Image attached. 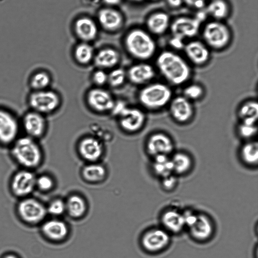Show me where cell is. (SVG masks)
<instances>
[{
  "instance_id": "603a6c76",
  "label": "cell",
  "mask_w": 258,
  "mask_h": 258,
  "mask_svg": "<svg viewBox=\"0 0 258 258\" xmlns=\"http://www.w3.org/2000/svg\"><path fill=\"white\" fill-rule=\"evenodd\" d=\"M155 76L154 68L150 64L142 62L133 65L126 73L127 78L135 85H143L151 81Z\"/></svg>"
},
{
  "instance_id": "e575fe53",
  "label": "cell",
  "mask_w": 258,
  "mask_h": 258,
  "mask_svg": "<svg viewBox=\"0 0 258 258\" xmlns=\"http://www.w3.org/2000/svg\"><path fill=\"white\" fill-rule=\"evenodd\" d=\"M74 56L80 64H87L94 58V49L88 43H81L75 49Z\"/></svg>"
},
{
  "instance_id": "ee69618b",
  "label": "cell",
  "mask_w": 258,
  "mask_h": 258,
  "mask_svg": "<svg viewBox=\"0 0 258 258\" xmlns=\"http://www.w3.org/2000/svg\"><path fill=\"white\" fill-rule=\"evenodd\" d=\"M185 228H190L197 220L198 213L191 210H186L182 212Z\"/></svg>"
},
{
  "instance_id": "d590c367",
  "label": "cell",
  "mask_w": 258,
  "mask_h": 258,
  "mask_svg": "<svg viewBox=\"0 0 258 258\" xmlns=\"http://www.w3.org/2000/svg\"><path fill=\"white\" fill-rule=\"evenodd\" d=\"M126 78V73L123 69L120 68L113 69L108 74L107 83L111 87H119L124 83Z\"/></svg>"
},
{
  "instance_id": "ffe728a7",
  "label": "cell",
  "mask_w": 258,
  "mask_h": 258,
  "mask_svg": "<svg viewBox=\"0 0 258 258\" xmlns=\"http://www.w3.org/2000/svg\"><path fill=\"white\" fill-rule=\"evenodd\" d=\"M204 11L207 19L226 22L231 16L232 7L229 0H208Z\"/></svg>"
},
{
  "instance_id": "ab89813d",
  "label": "cell",
  "mask_w": 258,
  "mask_h": 258,
  "mask_svg": "<svg viewBox=\"0 0 258 258\" xmlns=\"http://www.w3.org/2000/svg\"><path fill=\"white\" fill-rule=\"evenodd\" d=\"M257 126L255 124L250 125L241 122L238 126V135L243 139H247L254 137L257 133Z\"/></svg>"
},
{
  "instance_id": "4316f807",
  "label": "cell",
  "mask_w": 258,
  "mask_h": 258,
  "mask_svg": "<svg viewBox=\"0 0 258 258\" xmlns=\"http://www.w3.org/2000/svg\"><path fill=\"white\" fill-rule=\"evenodd\" d=\"M93 60L95 66L100 69L112 68L118 62L119 54L113 48H105L94 55Z\"/></svg>"
},
{
  "instance_id": "484cf974",
  "label": "cell",
  "mask_w": 258,
  "mask_h": 258,
  "mask_svg": "<svg viewBox=\"0 0 258 258\" xmlns=\"http://www.w3.org/2000/svg\"><path fill=\"white\" fill-rule=\"evenodd\" d=\"M75 31L77 36L85 42L94 40L98 34L96 23L88 17H81L75 22Z\"/></svg>"
},
{
  "instance_id": "d6986e66",
  "label": "cell",
  "mask_w": 258,
  "mask_h": 258,
  "mask_svg": "<svg viewBox=\"0 0 258 258\" xmlns=\"http://www.w3.org/2000/svg\"><path fill=\"white\" fill-rule=\"evenodd\" d=\"M169 105L171 116L178 122L185 123L193 116L194 110L190 101L182 95L171 99Z\"/></svg>"
},
{
  "instance_id": "8992f818",
  "label": "cell",
  "mask_w": 258,
  "mask_h": 258,
  "mask_svg": "<svg viewBox=\"0 0 258 258\" xmlns=\"http://www.w3.org/2000/svg\"><path fill=\"white\" fill-rule=\"evenodd\" d=\"M172 94L171 89L167 85L157 82L144 87L139 93L138 99L145 108L154 110L169 104Z\"/></svg>"
},
{
  "instance_id": "83f0119b",
  "label": "cell",
  "mask_w": 258,
  "mask_h": 258,
  "mask_svg": "<svg viewBox=\"0 0 258 258\" xmlns=\"http://www.w3.org/2000/svg\"><path fill=\"white\" fill-rule=\"evenodd\" d=\"M152 169L155 175L161 179L174 173L171 157L166 155H159L153 157Z\"/></svg>"
},
{
  "instance_id": "7402d4cb",
  "label": "cell",
  "mask_w": 258,
  "mask_h": 258,
  "mask_svg": "<svg viewBox=\"0 0 258 258\" xmlns=\"http://www.w3.org/2000/svg\"><path fill=\"white\" fill-rule=\"evenodd\" d=\"M190 236L199 241L208 240L212 235L214 225L210 217L203 213H198L196 221L188 229Z\"/></svg>"
},
{
  "instance_id": "f1b7e54d",
  "label": "cell",
  "mask_w": 258,
  "mask_h": 258,
  "mask_svg": "<svg viewBox=\"0 0 258 258\" xmlns=\"http://www.w3.org/2000/svg\"><path fill=\"white\" fill-rule=\"evenodd\" d=\"M66 202V212L74 218H79L86 213L87 206L85 200L78 195H73Z\"/></svg>"
},
{
  "instance_id": "5b68a950",
  "label": "cell",
  "mask_w": 258,
  "mask_h": 258,
  "mask_svg": "<svg viewBox=\"0 0 258 258\" xmlns=\"http://www.w3.org/2000/svg\"><path fill=\"white\" fill-rule=\"evenodd\" d=\"M207 19L204 11L192 15H180L172 18L169 33L185 42L199 36L203 23Z\"/></svg>"
},
{
  "instance_id": "bcb514c9",
  "label": "cell",
  "mask_w": 258,
  "mask_h": 258,
  "mask_svg": "<svg viewBox=\"0 0 258 258\" xmlns=\"http://www.w3.org/2000/svg\"><path fill=\"white\" fill-rule=\"evenodd\" d=\"M166 6L172 10H178L183 7V0H165Z\"/></svg>"
},
{
  "instance_id": "44dd1931",
  "label": "cell",
  "mask_w": 258,
  "mask_h": 258,
  "mask_svg": "<svg viewBox=\"0 0 258 258\" xmlns=\"http://www.w3.org/2000/svg\"><path fill=\"white\" fill-rule=\"evenodd\" d=\"M41 230L42 234L48 240L60 241L68 236L69 227L64 221L58 219H51L43 222Z\"/></svg>"
},
{
  "instance_id": "6da1fadb",
  "label": "cell",
  "mask_w": 258,
  "mask_h": 258,
  "mask_svg": "<svg viewBox=\"0 0 258 258\" xmlns=\"http://www.w3.org/2000/svg\"><path fill=\"white\" fill-rule=\"evenodd\" d=\"M156 66L162 76L170 84L179 86L190 78L191 70L187 60L178 51L170 48L160 51L156 58Z\"/></svg>"
},
{
  "instance_id": "8d00e7d4",
  "label": "cell",
  "mask_w": 258,
  "mask_h": 258,
  "mask_svg": "<svg viewBox=\"0 0 258 258\" xmlns=\"http://www.w3.org/2000/svg\"><path fill=\"white\" fill-rule=\"evenodd\" d=\"M203 94L204 89L201 85L192 84L183 89L182 96L191 101L201 98Z\"/></svg>"
},
{
  "instance_id": "7bdbcfd3",
  "label": "cell",
  "mask_w": 258,
  "mask_h": 258,
  "mask_svg": "<svg viewBox=\"0 0 258 258\" xmlns=\"http://www.w3.org/2000/svg\"><path fill=\"white\" fill-rule=\"evenodd\" d=\"M92 80L96 86H103L107 83L108 74L104 70L99 69L93 73Z\"/></svg>"
},
{
  "instance_id": "277c9868",
  "label": "cell",
  "mask_w": 258,
  "mask_h": 258,
  "mask_svg": "<svg viewBox=\"0 0 258 258\" xmlns=\"http://www.w3.org/2000/svg\"><path fill=\"white\" fill-rule=\"evenodd\" d=\"M125 46L133 57L143 61L153 57L158 49L156 38L143 28L129 32L125 38Z\"/></svg>"
},
{
  "instance_id": "5bb4252c",
  "label": "cell",
  "mask_w": 258,
  "mask_h": 258,
  "mask_svg": "<svg viewBox=\"0 0 258 258\" xmlns=\"http://www.w3.org/2000/svg\"><path fill=\"white\" fill-rule=\"evenodd\" d=\"M172 17L164 10H156L147 16L145 21L146 29L155 38L169 33Z\"/></svg>"
},
{
  "instance_id": "e0dca14e",
  "label": "cell",
  "mask_w": 258,
  "mask_h": 258,
  "mask_svg": "<svg viewBox=\"0 0 258 258\" xmlns=\"http://www.w3.org/2000/svg\"><path fill=\"white\" fill-rule=\"evenodd\" d=\"M78 150L81 157L89 162L97 161L102 156L104 148L102 142L96 137L88 136L79 142Z\"/></svg>"
},
{
  "instance_id": "cb8c5ba5",
  "label": "cell",
  "mask_w": 258,
  "mask_h": 258,
  "mask_svg": "<svg viewBox=\"0 0 258 258\" xmlns=\"http://www.w3.org/2000/svg\"><path fill=\"white\" fill-rule=\"evenodd\" d=\"M162 227L169 233H177L185 228L182 212L175 208L164 211L161 217Z\"/></svg>"
},
{
  "instance_id": "30bf717a",
  "label": "cell",
  "mask_w": 258,
  "mask_h": 258,
  "mask_svg": "<svg viewBox=\"0 0 258 258\" xmlns=\"http://www.w3.org/2000/svg\"><path fill=\"white\" fill-rule=\"evenodd\" d=\"M36 176L33 170L21 168L12 176L10 181L12 193L20 199L29 197L36 188Z\"/></svg>"
},
{
  "instance_id": "1f68e13d",
  "label": "cell",
  "mask_w": 258,
  "mask_h": 258,
  "mask_svg": "<svg viewBox=\"0 0 258 258\" xmlns=\"http://www.w3.org/2000/svg\"><path fill=\"white\" fill-rule=\"evenodd\" d=\"M175 174H184L189 172L192 166L191 157L185 153L178 152L171 157Z\"/></svg>"
},
{
  "instance_id": "4dcf8cb0",
  "label": "cell",
  "mask_w": 258,
  "mask_h": 258,
  "mask_svg": "<svg viewBox=\"0 0 258 258\" xmlns=\"http://www.w3.org/2000/svg\"><path fill=\"white\" fill-rule=\"evenodd\" d=\"M82 175L87 181L92 183L99 182L105 178L106 170L101 164L96 162L90 163L83 167Z\"/></svg>"
},
{
  "instance_id": "c3c4849f",
  "label": "cell",
  "mask_w": 258,
  "mask_h": 258,
  "mask_svg": "<svg viewBox=\"0 0 258 258\" xmlns=\"http://www.w3.org/2000/svg\"><path fill=\"white\" fill-rule=\"evenodd\" d=\"M2 258H19V257L18 256H17V255H16L14 253H7V254L4 255Z\"/></svg>"
},
{
  "instance_id": "74e56055",
  "label": "cell",
  "mask_w": 258,
  "mask_h": 258,
  "mask_svg": "<svg viewBox=\"0 0 258 258\" xmlns=\"http://www.w3.org/2000/svg\"><path fill=\"white\" fill-rule=\"evenodd\" d=\"M47 214L53 216H59L66 212V202L60 199L51 201L46 207Z\"/></svg>"
},
{
  "instance_id": "d6a6232c",
  "label": "cell",
  "mask_w": 258,
  "mask_h": 258,
  "mask_svg": "<svg viewBox=\"0 0 258 258\" xmlns=\"http://www.w3.org/2000/svg\"><path fill=\"white\" fill-rule=\"evenodd\" d=\"M240 158L244 163L249 166L256 165L258 162V144L256 141L245 143L240 151Z\"/></svg>"
},
{
  "instance_id": "f546056e",
  "label": "cell",
  "mask_w": 258,
  "mask_h": 258,
  "mask_svg": "<svg viewBox=\"0 0 258 258\" xmlns=\"http://www.w3.org/2000/svg\"><path fill=\"white\" fill-rule=\"evenodd\" d=\"M238 116L241 122L254 125L258 117V104L256 101L249 100L244 102L238 110Z\"/></svg>"
},
{
  "instance_id": "836d02e7",
  "label": "cell",
  "mask_w": 258,
  "mask_h": 258,
  "mask_svg": "<svg viewBox=\"0 0 258 258\" xmlns=\"http://www.w3.org/2000/svg\"><path fill=\"white\" fill-rule=\"evenodd\" d=\"M51 81L50 75L43 70L33 73L29 79V86L31 91H39L48 89Z\"/></svg>"
},
{
  "instance_id": "f35d334b",
  "label": "cell",
  "mask_w": 258,
  "mask_h": 258,
  "mask_svg": "<svg viewBox=\"0 0 258 258\" xmlns=\"http://www.w3.org/2000/svg\"><path fill=\"white\" fill-rule=\"evenodd\" d=\"M54 186V181L52 177L47 174H42L36 178V188L40 191L46 192L50 191Z\"/></svg>"
},
{
  "instance_id": "2e32d148",
  "label": "cell",
  "mask_w": 258,
  "mask_h": 258,
  "mask_svg": "<svg viewBox=\"0 0 258 258\" xmlns=\"http://www.w3.org/2000/svg\"><path fill=\"white\" fill-rule=\"evenodd\" d=\"M118 117L120 127L128 133H135L139 131L146 120V115L143 110L136 107L128 106Z\"/></svg>"
},
{
  "instance_id": "d4e9b609",
  "label": "cell",
  "mask_w": 258,
  "mask_h": 258,
  "mask_svg": "<svg viewBox=\"0 0 258 258\" xmlns=\"http://www.w3.org/2000/svg\"><path fill=\"white\" fill-rule=\"evenodd\" d=\"M98 20L104 29L115 31L122 25L123 17L119 12L108 7L100 10L98 14Z\"/></svg>"
},
{
  "instance_id": "8fae6325",
  "label": "cell",
  "mask_w": 258,
  "mask_h": 258,
  "mask_svg": "<svg viewBox=\"0 0 258 258\" xmlns=\"http://www.w3.org/2000/svg\"><path fill=\"white\" fill-rule=\"evenodd\" d=\"M20 123L24 135L37 140L44 135L47 129L45 115L30 109L23 114Z\"/></svg>"
},
{
  "instance_id": "9a60e30c",
  "label": "cell",
  "mask_w": 258,
  "mask_h": 258,
  "mask_svg": "<svg viewBox=\"0 0 258 258\" xmlns=\"http://www.w3.org/2000/svg\"><path fill=\"white\" fill-rule=\"evenodd\" d=\"M86 101L89 106L98 112L111 111L115 102L109 92L99 87L92 88L88 91Z\"/></svg>"
},
{
  "instance_id": "3957f363",
  "label": "cell",
  "mask_w": 258,
  "mask_h": 258,
  "mask_svg": "<svg viewBox=\"0 0 258 258\" xmlns=\"http://www.w3.org/2000/svg\"><path fill=\"white\" fill-rule=\"evenodd\" d=\"M200 39L212 51H221L229 47L233 40V33L225 21L207 19L202 24Z\"/></svg>"
},
{
  "instance_id": "ac0fdd59",
  "label": "cell",
  "mask_w": 258,
  "mask_h": 258,
  "mask_svg": "<svg viewBox=\"0 0 258 258\" xmlns=\"http://www.w3.org/2000/svg\"><path fill=\"white\" fill-rule=\"evenodd\" d=\"M174 149L171 139L162 133H156L151 135L146 143V150L153 157L159 155H169Z\"/></svg>"
},
{
  "instance_id": "ba28073f",
  "label": "cell",
  "mask_w": 258,
  "mask_h": 258,
  "mask_svg": "<svg viewBox=\"0 0 258 258\" xmlns=\"http://www.w3.org/2000/svg\"><path fill=\"white\" fill-rule=\"evenodd\" d=\"M60 102L59 95L48 89L31 91L27 97L30 109L44 115L55 111L59 106Z\"/></svg>"
},
{
  "instance_id": "7dc6e473",
  "label": "cell",
  "mask_w": 258,
  "mask_h": 258,
  "mask_svg": "<svg viewBox=\"0 0 258 258\" xmlns=\"http://www.w3.org/2000/svg\"><path fill=\"white\" fill-rule=\"evenodd\" d=\"M122 0H103L104 3L108 6H117L120 4Z\"/></svg>"
},
{
  "instance_id": "b9f144b4",
  "label": "cell",
  "mask_w": 258,
  "mask_h": 258,
  "mask_svg": "<svg viewBox=\"0 0 258 258\" xmlns=\"http://www.w3.org/2000/svg\"><path fill=\"white\" fill-rule=\"evenodd\" d=\"M178 179L174 173L161 178V186L167 191L173 190L177 185Z\"/></svg>"
},
{
  "instance_id": "60d3db41",
  "label": "cell",
  "mask_w": 258,
  "mask_h": 258,
  "mask_svg": "<svg viewBox=\"0 0 258 258\" xmlns=\"http://www.w3.org/2000/svg\"><path fill=\"white\" fill-rule=\"evenodd\" d=\"M208 0H183V5L195 13L203 11Z\"/></svg>"
},
{
  "instance_id": "4fadbf2b",
  "label": "cell",
  "mask_w": 258,
  "mask_h": 258,
  "mask_svg": "<svg viewBox=\"0 0 258 258\" xmlns=\"http://www.w3.org/2000/svg\"><path fill=\"white\" fill-rule=\"evenodd\" d=\"M170 241L169 233L161 227L148 230L141 238L143 247L150 252H157L164 249L169 245Z\"/></svg>"
},
{
  "instance_id": "7c38bea8",
  "label": "cell",
  "mask_w": 258,
  "mask_h": 258,
  "mask_svg": "<svg viewBox=\"0 0 258 258\" xmlns=\"http://www.w3.org/2000/svg\"><path fill=\"white\" fill-rule=\"evenodd\" d=\"M182 51L187 60L197 66L205 64L211 57V50L197 37L186 41Z\"/></svg>"
},
{
  "instance_id": "52a82bcc",
  "label": "cell",
  "mask_w": 258,
  "mask_h": 258,
  "mask_svg": "<svg viewBox=\"0 0 258 258\" xmlns=\"http://www.w3.org/2000/svg\"><path fill=\"white\" fill-rule=\"evenodd\" d=\"M16 212L25 224L34 226L43 222L47 214L46 207L39 200L30 196L20 199Z\"/></svg>"
},
{
  "instance_id": "7a4b0ae2",
  "label": "cell",
  "mask_w": 258,
  "mask_h": 258,
  "mask_svg": "<svg viewBox=\"0 0 258 258\" xmlns=\"http://www.w3.org/2000/svg\"><path fill=\"white\" fill-rule=\"evenodd\" d=\"M9 147L11 157L21 168L33 170L42 162L43 152L37 140L24 135Z\"/></svg>"
},
{
  "instance_id": "f6af8a7d",
  "label": "cell",
  "mask_w": 258,
  "mask_h": 258,
  "mask_svg": "<svg viewBox=\"0 0 258 258\" xmlns=\"http://www.w3.org/2000/svg\"><path fill=\"white\" fill-rule=\"evenodd\" d=\"M127 107V105L123 101L119 100L115 101L110 112L113 115L118 117Z\"/></svg>"
},
{
  "instance_id": "681fc988",
  "label": "cell",
  "mask_w": 258,
  "mask_h": 258,
  "mask_svg": "<svg viewBox=\"0 0 258 258\" xmlns=\"http://www.w3.org/2000/svg\"><path fill=\"white\" fill-rule=\"evenodd\" d=\"M150 1H153V2H158L160 0H150Z\"/></svg>"
},
{
  "instance_id": "9c48e42d",
  "label": "cell",
  "mask_w": 258,
  "mask_h": 258,
  "mask_svg": "<svg viewBox=\"0 0 258 258\" xmlns=\"http://www.w3.org/2000/svg\"><path fill=\"white\" fill-rule=\"evenodd\" d=\"M20 119L10 110L0 107V145L10 147L19 137Z\"/></svg>"
}]
</instances>
